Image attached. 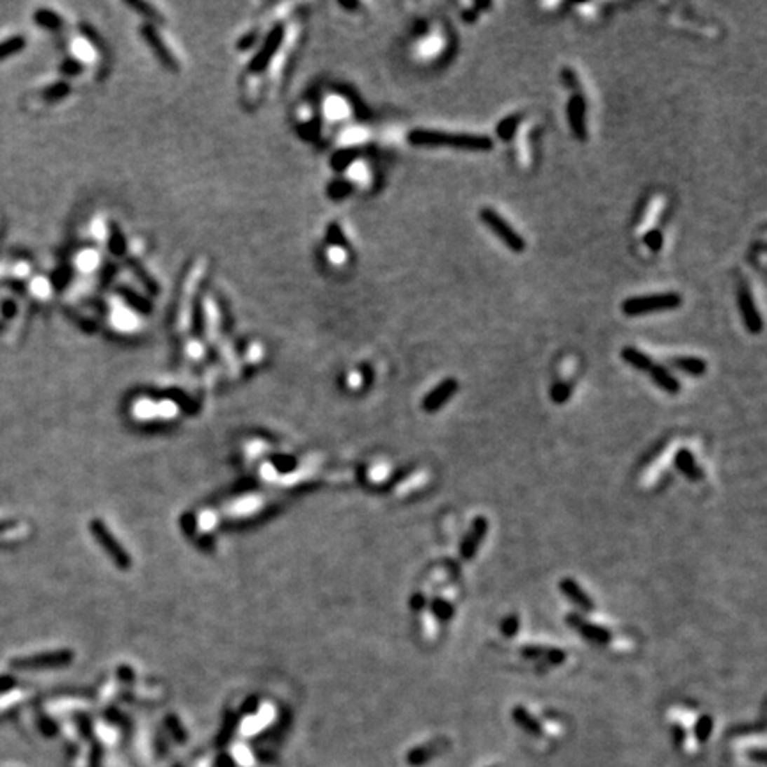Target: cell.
Masks as SVG:
<instances>
[{"mask_svg": "<svg viewBox=\"0 0 767 767\" xmlns=\"http://www.w3.org/2000/svg\"><path fill=\"white\" fill-rule=\"evenodd\" d=\"M520 121H522V116L520 114H510L506 116V118H503L501 121L496 125V133H498L499 139L505 142L512 141L513 137H515Z\"/></svg>", "mask_w": 767, "mask_h": 767, "instance_id": "29", "label": "cell"}, {"mask_svg": "<svg viewBox=\"0 0 767 767\" xmlns=\"http://www.w3.org/2000/svg\"><path fill=\"white\" fill-rule=\"evenodd\" d=\"M295 119L299 123V126L311 125L313 119H315V109L309 103H300L295 111Z\"/></svg>", "mask_w": 767, "mask_h": 767, "instance_id": "33", "label": "cell"}, {"mask_svg": "<svg viewBox=\"0 0 767 767\" xmlns=\"http://www.w3.org/2000/svg\"><path fill=\"white\" fill-rule=\"evenodd\" d=\"M673 368L680 369L689 376H703L707 373V362L702 358H673Z\"/></svg>", "mask_w": 767, "mask_h": 767, "instance_id": "26", "label": "cell"}, {"mask_svg": "<svg viewBox=\"0 0 767 767\" xmlns=\"http://www.w3.org/2000/svg\"><path fill=\"white\" fill-rule=\"evenodd\" d=\"M545 661L551 666H559L566 661V653L562 649H545Z\"/></svg>", "mask_w": 767, "mask_h": 767, "instance_id": "38", "label": "cell"}, {"mask_svg": "<svg viewBox=\"0 0 767 767\" xmlns=\"http://www.w3.org/2000/svg\"><path fill=\"white\" fill-rule=\"evenodd\" d=\"M407 141L412 146H421V148H452L462 149V151H490L494 148V141L489 135L449 133L425 128L412 130L407 135Z\"/></svg>", "mask_w": 767, "mask_h": 767, "instance_id": "1", "label": "cell"}, {"mask_svg": "<svg viewBox=\"0 0 767 767\" xmlns=\"http://www.w3.org/2000/svg\"><path fill=\"white\" fill-rule=\"evenodd\" d=\"M620 358L627 362L629 366H632L638 372L649 373L650 368L653 366V361L650 359V355H646L645 352H642L636 346H623L622 352H620Z\"/></svg>", "mask_w": 767, "mask_h": 767, "instance_id": "22", "label": "cell"}, {"mask_svg": "<svg viewBox=\"0 0 767 767\" xmlns=\"http://www.w3.org/2000/svg\"><path fill=\"white\" fill-rule=\"evenodd\" d=\"M368 139V132L361 126H348V128L341 130L338 135V144L341 146L345 151H352L353 148H358L359 144Z\"/></svg>", "mask_w": 767, "mask_h": 767, "instance_id": "25", "label": "cell"}, {"mask_svg": "<svg viewBox=\"0 0 767 767\" xmlns=\"http://www.w3.org/2000/svg\"><path fill=\"white\" fill-rule=\"evenodd\" d=\"M299 29L297 25H290L285 32V38H283L281 45H278L273 55L269 61V79L272 80L273 84H278L279 80L285 75L286 65L290 61V55H292L293 48H295V43L299 41Z\"/></svg>", "mask_w": 767, "mask_h": 767, "instance_id": "6", "label": "cell"}, {"mask_svg": "<svg viewBox=\"0 0 767 767\" xmlns=\"http://www.w3.org/2000/svg\"><path fill=\"white\" fill-rule=\"evenodd\" d=\"M185 350L190 358L196 359V361H201V359L205 358V345H203L201 339H194V338L189 339V341L185 343Z\"/></svg>", "mask_w": 767, "mask_h": 767, "instance_id": "37", "label": "cell"}, {"mask_svg": "<svg viewBox=\"0 0 767 767\" xmlns=\"http://www.w3.org/2000/svg\"><path fill=\"white\" fill-rule=\"evenodd\" d=\"M562 82H563V86H565L566 89H570V91L581 93V91H579L578 73L573 72L572 68H563L562 69Z\"/></svg>", "mask_w": 767, "mask_h": 767, "instance_id": "36", "label": "cell"}, {"mask_svg": "<svg viewBox=\"0 0 767 767\" xmlns=\"http://www.w3.org/2000/svg\"><path fill=\"white\" fill-rule=\"evenodd\" d=\"M480 221H482L483 224L490 229V231L494 233V235L498 236V238L501 240V242L505 243L506 247H508L512 252H517V254H519V252L526 251V240L522 238V236H520L519 233L512 228V224H510L506 219H503L496 210L492 208L480 210Z\"/></svg>", "mask_w": 767, "mask_h": 767, "instance_id": "5", "label": "cell"}, {"mask_svg": "<svg viewBox=\"0 0 767 767\" xmlns=\"http://www.w3.org/2000/svg\"><path fill=\"white\" fill-rule=\"evenodd\" d=\"M649 375L657 388L661 389V391L668 393V395H679V393L682 391V384L679 382V379H677V376L673 375L666 366L656 365V362H653Z\"/></svg>", "mask_w": 767, "mask_h": 767, "instance_id": "18", "label": "cell"}, {"mask_svg": "<svg viewBox=\"0 0 767 767\" xmlns=\"http://www.w3.org/2000/svg\"><path fill=\"white\" fill-rule=\"evenodd\" d=\"M320 116L329 125H339L352 116V105L339 93H329L323 96L322 103H320Z\"/></svg>", "mask_w": 767, "mask_h": 767, "instance_id": "10", "label": "cell"}, {"mask_svg": "<svg viewBox=\"0 0 767 767\" xmlns=\"http://www.w3.org/2000/svg\"><path fill=\"white\" fill-rule=\"evenodd\" d=\"M27 290H29V295L34 300L46 302L53 295V283L46 276H34V278H31L29 285H27Z\"/></svg>", "mask_w": 767, "mask_h": 767, "instance_id": "24", "label": "cell"}, {"mask_svg": "<svg viewBox=\"0 0 767 767\" xmlns=\"http://www.w3.org/2000/svg\"><path fill=\"white\" fill-rule=\"evenodd\" d=\"M107 323L118 334H135L144 327V320L132 304L121 297H111L107 302Z\"/></svg>", "mask_w": 767, "mask_h": 767, "instance_id": "4", "label": "cell"}, {"mask_svg": "<svg viewBox=\"0 0 767 767\" xmlns=\"http://www.w3.org/2000/svg\"><path fill=\"white\" fill-rule=\"evenodd\" d=\"M566 118H569L570 130L578 141H586L588 139V130H586V100L583 93H573L572 98L566 105Z\"/></svg>", "mask_w": 767, "mask_h": 767, "instance_id": "14", "label": "cell"}, {"mask_svg": "<svg viewBox=\"0 0 767 767\" xmlns=\"http://www.w3.org/2000/svg\"><path fill=\"white\" fill-rule=\"evenodd\" d=\"M430 611H432V615L435 616V618L441 623L449 622V620L455 616V608H453V604L449 602V600L442 599V597H435V599L430 602Z\"/></svg>", "mask_w": 767, "mask_h": 767, "instance_id": "30", "label": "cell"}, {"mask_svg": "<svg viewBox=\"0 0 767 767\" xmlns=\"http://www.w3.org/2000/svg\"><path fill=\"white\" fill-rule=\"evenodd\" d=\"M478 18H480V13H478V11H475V9H473V8H471V9H466V11L462 13V20H463V22H466V23H475Z\"/></svg>", "mask_w": 767, "mask_h": 767, "instance_id": "42", "label": "cell"}, {"mask_svg": "<svg viewBox=\"0 0 767 767\" xmlns=\"http://www.w3.org/2000/svg\"><path fill=\"white\" fill-rule=\"evenodd\" d=\"M332 242V240H331ZM323 258L329 265L332 266H343L348 262V251H346V245L343 242H332L329 243L323 251Z\"/></svg>", "mask_w": 767, "mask_h": 767, "instance_id": "28", "label": "cell"}, {"mask_svg": "<svg viewBox=\"0 0 767 767\" xmlns=\"http://www.w3.org/2000/svg\"><path fill=\"white\" fill-rule=\"evenodd\" d=\"M103 251L95 245H86L75 251L72 258V265L84 279H91L103 266Z\"/></svg>", "mask_w": 767, "mask_h": 767, "instance_id": "12", "label": "cell"}, {"mask_svg": "<svg viewBox=\"0 0 767 767\" xmlns=\"http://www.w3.org/2000/svg\"><path fill=\"white\" fill-rule=\"evenodd\" d=\"M72 659H73V653L68 652V650H62V652H50V653H43V656L15 659V661H13V666L18 670H41V668H52V666L68 665Z\"/></svg>", "mask_w": 767, "mask_h": 767, "instance_id": "16", "label": "cell"}, {"mask_svg": "<svg viewBox=\"0 0 767 767\" xmlns=\"http://www.w3.org/2000/svg\"><path fill=\"white\" fill-rule=\"evenodd\" d=\"M559 592L565 595L566 600H570L576 608H579L581 611H593L595 609V602L592 600V597L588 595L585 588L579 585L573 578H563L558 585Z\"/></svg>", "mask_w": 767, "mask_h": 767, "instance_id": "17", "label": "cell"}, {"mask_svg": "<svg viewBox=\"0 0 767 767\" xmlns=\"http://www.w3.org/2000/svg\"><path fill=\"white\" fill-rule=\"evenodd\" d=\"M487 533H489V520H487V517L478 515L473 520L471 528H469V531L463 535L462 542H460V556H462V559H466V562L475 559V556L478 555L480 545L485 540Z\"/></svg>", "mask_w": 767, "mask_h": 767, "instance_id": "11", "label": "cell"}, {"mask_svg": "<svg viewBox=\"0 0 767 767\" xmlns=\"http://www.w3.org/2000/svg\"><path fill=\"white\" fill-rule=\"evenodd\" d=\"M22 46H23L22 38H11L8 39V41L0 43V59H4L6 55H9V53L13 52H18Z\"/></svg>", "mask_w": 767, "mask_h": 767, "instance_id": "39", "label": "cell"}, {"mask_svg": "<svg viewBox=\"0 0 767 767\" xmlns=\"http://www.w3.org/2000/svg\"><path fill=\"white\" fill-rule=\"evenodd\" d=\"M675 468L679 469V473L682 476L689 480V482H700L703 478L702 468L696 462L695 455L691 453V449L680 448L675 453Z\"/></svg>", "mask_w": 767, "mask_h": 767, "instance_id": "19", "label": "cell"}, {"mask_svg": "<svg viewBox=\"0 0 767 767\" xmlns=\"http://www.w3.org/2000/svg\"><path fill=\"white\" fill-rule=\"evenodd\" d=\"M201 313H203V327H205L206 336H208L210 339L217 338L219 329H221V311H219V306H217L215 300L206 297V299L203 300Z\"/></svg>", "mask_w": 767, "mask_h": 767, "instance_id": "20", "label": "cell"}, {"mask_svg": "<svg viewBox=\"0 0 767 767\" xmlns=\"http://www.w3.org/2000/svg\"><path fill=\"white\" fill-rule=\"evenodd\" d=\"M343 172H345L346 176V183H348L352 189L353 186L365 185V183L369 182V169L368 165H366V162H362L361 158L350 160L345 168H343Z\"/></svg>", "mask_w": 767, "mask_h": 767, "instance_id": "21", "label": "cell"}, {"mask_svg": "<svg viewBox=\"0 0 767 767\" xmlns=\"http://www.w3.org/2000/svg\"><path fill=\"white\" fill-rule=\"evenodd\" d=\"M490 8H492V2H489V0H485V2H483V0H480V2H475V6H473V9H475V11H478V13L485 11V9H490Z\"/></svg>", "mask_w": 767, "mask_h": 767, "instance_id": "43", "label": "cell"}, {"mask_svg": "<svg viewBox=\"0 0 767 767\" xmlns=\"http://www.w3.org/2000/svg\"><path fill=\"white\" fill-rule=\"evenodd\" d=\"M206 272V263L205 259H198L196 265L189 270L186 273V279L183 283L182 297H179V304L176 309V320L175 327L176 331L186 334L194 322V306L196 299L199 297V286H201L203 278H205Z\"/></svg>", "mask_w": 767, "mask_h": 767, "instance_id": "2", "label": "cell"}, {"mask_svg": "<svg viewBox=\"0 0 767 767\" xmlns=\"http://www.w3.org/2000/svg\"><path fill=\"white\" fill-rule=\"evenodd\" d=\"M2 528H4V524H0V529H2Z\"/></svg>", "mask_w": 767, "mask_h": 767, "instance_id": "44", "label": "cell"}, {"mask_svg": "<svg viewBox=\"0 0 767 767\" xmlns=\"http://www.w3.org/2000/svg\"><path fill=\"white\" fill-rule=\"evenodd\" d=\"M682 306V295L677 292L649 293V295L629 297L622 302V311L627 316H643L657 311H670Z\"/></svg>", "mask_w": 767, "mask_h": 767, "instance_id": "3", "label": "cell"}, {"mask_svg": "<svg viewBox=\"0 0 767 767\" xmlns=\"http://www.w3.org/2000/svg\"><path fill=\"white\" fill-rule=\"evenodd\" d=\"M565 623L573 629V631L581 634L586 642L593 643V645H608L611 643V631L606 629V627L599 625V623H593L590 620H586L585 616L579 615V613H569L565 616Z\"/></svg>", "mask_w": 767, "mask_h": 767, "instance_id": "8", "label": "cell"}, {"mask_svg": "<svg viewBox=\"0 0 767 767\" xmlns=\"http://www.w3.org/2000/svg\"><path fill=\"white\" fill-rule=\"evenodd\" d=\"M89 235H91V238L95 240L98 245H102V247H107V245H109V242H111V238H112L111 224H109V222H107L102 215L95 217V219L89 222Z\"/></svg>", "mask_w": 767, "mask_h": 767, "instance_id": "27", "label": "cell"}, {"mask_svg": "<svg viewBox=\"0 0 767 767\" xmlns=\"http://www.w3.org/2000/svg\"><path fill=\"white\" fill-rule=\"evenodd\" d=\"M519 627H520V620H519V615H508L505 620L501 622V634L506 636V638H513V636L519 632Z\"/></svg>", "mask_w": 767, "mask_h": 767, "instance_id": "34", "label": "cell"}, {"mask_svg": "<svg viewBox=\"0 0 767 767\" xmlns=\"http://www.w3.org/2000/svg\"><path fill=\"white\" fill-rule=\"evenodd\" d=\"M520 656L524 657V659H531V661H536V659H540V657L545 656V646H540V645H526L520 649Z\"/></svg>", "mask_w": 767, "mask_h": 767, "instance_id": "40", "label": "cell"}, {"mask_svg": "<svg viewBox=\"0 0 767 767\" xmlns=\"http://www.w3.org/2000/svg\"><path fill=\"white\" fill-rule=\"evenodd\" d=\"M737 304H739V309H741L746 331L749 334H760L763 327L762 316H760L759 309H756L755 300H753V295L746 283H741V285L737 286Z\"/></svg>", "mask_w": 767, "mask_h": 767, "instance_id": "9", "label": "cell"}, {"mask_svg": "<svg viewBox=\"0 0 767 767\" xmlns=\"http://www.w3.org/2000/svg\"><path fill=\"white\" fill-rule=\"evenodd\" d=\"M643 242L646 243V247H649L650 251L657 252V251H661V249H663V243H665V236H663V233L659 231V229L652 228L650 231L645 233V236H643Z\"/></svg>", "mask_w": 767, "mask_h": 767, "instance_id": "32", "label": "cell"}, {"mask_svg": "<svg viewBox=\"0 0 767 767\" xmlns=\"http://www.w3.org/2000/svg\"><path fill=\"white\" fill-rule=\"evenodd\" d=\"M710 732H712V718L710 716H702V718L696 721V726H695V733H696V739L698 741H707V737L710 735Z\"/></svg>", "mask_w": 767, "mask_h": 767, "instance_id": "35", "label": "cell"}, {"mask_svg": "<svg viewBox=\"0 0 767 767\" xmlns=\"http://www.w3.org/2000/svg\"><path fill=\"white\" fill-rule=\"evenodd\" d=\"M91 531H93V535L96 536V540H98L100 545H102L103 549L109 552V556L114 559L116 565L121 566V569H128L130 563H132V562H130V556L126 555L125 551H123V547L119 545L118 542H116V538L111 535V531L105 528V524H103L102 520H93Z\"/></svg>", "mask_w": 767, "mask_h": 767, "instance_id": "13", "label": "cell"}, {"mask_svg": "<svg viewBox=\"0 0 767 767\" xmlns=\"http://www.w3.org/2000/svg\"><path fill=\"white\" fill-rule=\"evenodd\" d=\"M456 391H459V380L444 379L442 382L437 384L435 388L423 398V410L428 412V414H433L437 410H441L456 395Z\"/></svg>", "mask_w": 767, "mask_h": 767, "instance_id": "15", "label": "cell"}, {"mask_svg": "<svg viewBox=\"0 0 767 767\" xmlns=\"http://www.w3.org/2000/svg\"><path fill=\"white\" fill-rule=\"evenodd\" d=\"M512 718H513V721H515L517 725L520 726V728L526 730V732L531 733V735H540V733H542V725H540L538 719H536L535 716H533L531 712L526 709V707H522V705L513 707Z\"/></svg>", "mask_w": 767, "mask_h": 767, "instance_id": "23", "label": "cell"}, {"mask_svg": "<svg viewBox=\"0 0 767 767\" xmlns=\"http://www.w3.org/2000/svg\"><path fill=\"white\" fill-rule=\"evenodd\" d=\"M410 608L416 609V611H423L426 608V597L423 593H416L412 599H410Z\"/></svg>", "mask_w": 767, "mask_h": 767, "instance_id": "41", "label": "cell"}, {"mask_svg": "<svg viewBox=\"0 0 767 767\" xmlns=\"http://www.w3.org/2000/svg\"><path fill=\"white\" fill-rule=\"evenodd\" d=\"M549 396H551L552 403H556V405H563V403L569 402L570 396H572V386L566 382L555 384V386L551 388V391H549Z\"/></svg>", "mask_w": 767, "mask_h": 767, "instance_id": "31", "label": "cell"}, {"mask_svg": "<svg viewBox=\"0 0 767 767\" xmlns=\"http://www.w3.org/2000/svg\"><path fill=\"white\" fill-rule=\"evenodd\" d=\"M68 59L80 68H96L102 55L89 36L76 34L68 41Z\"/></svg>", "mask_w": 767, "mask_h": 767, "instance_id": "7", "label": "cell"}]
</instances>
